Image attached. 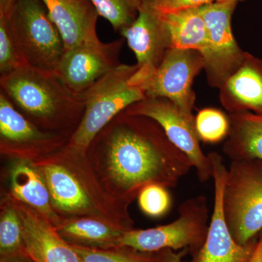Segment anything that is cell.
<instances>
[{
    "label": "cell",
    "mask_w": 262,
    "mask_h": 262,
    "mask_svg": "<svg viewBox=\"0 0 262 262\" xmlns=\"http://www.w3.org/2000/svg\"><path fill=\"white\" fill-rule=\"evenodd\" d=\"M99 16L107 20L114 30L120 32L137 18L142 0H91Z\"/></svg>",
    "instance_id": "cell-24"
},
{
    "label": "cell",
    "mask_w": 262,
    "mask_h": 262,
    "mask_svg": "<svg viewBox=\"0 0 262 262\" xmlns=\"http://www.w3.org/2000/svg\"><path fill=\"white\" fill-rule=\"evenodd\" d=\"M125 39L110 42L100 39L82 43L64 51L55 75L70 91L80 95L121 64Z\"/></svg>",
    "instance_id": "cell-12"
},
{
    "label": "cell",
    "mask_w": 262,
    "mask_h": 262,
    "mask_svg": "<svg viewBox=\"0 0 262 262\" xmlns=\"http://www.w3.org/2000/svg\"><path fill=\"white\" fill-rule=\"evenodd\" d=\"M179 217L171 223L147 229H130L124 232L120 246L141 252L163 249H188L191 254L201 249L206 241L210 222L208 202L204 195L189 198L179 206Z\"/></svg>",
    "instance_id": "cell-7"
},
{
    "label": "cell",
    "mask_w": 262,
    "mask_h": 262,
    "mask_svg": "<svg viewBox=\"0 0 262 262\" xmlns=\"http://www.w3.org/2000/svg\"><path fill=\"white\" fill-rule=\"evenodd\" d=\"M9 195L47 219L56 227L64 221L51 203V194L42 172L35 162L13 159L10 168Z\"/></svg>",
    "instance_id": "cell-18"
},
{
    "label": "cell",
    "mask_w": 262,
    "mask_h": 262,
    "mask_svg": "<svg viewBox=\"0 0 262 262\" xmlns=\"http://www.w3.org/2000/svg\"><path fill=\"white\" fill-rule=\"evenodd\" d=\"M125 111L158 122L170 142L191 160L200 182L206 183L212 178L211 159L202 149L194 115L184 113L165 98H145L131 105Z\"/></svg>",
    "instance_id": "cell-8"
},
{
    "label": "cell",
    "mask_w": 262,
    "mask_h": 262,
    "mask_svg": "<svg viewBox=\"0 0 262 262\" xmlns=\"http://www.w3.org/2000/svg\"><path fill=\"white\" fill-rule=\"evenodd\" d=\"M211 159L214 182V206L209 229L204 244L192 253L190 260L183 262H248L258 242V237L246 245L234 241L224 215L222 198L227 177L222 156L217 152L208 153Z\"/></svg>",
    "instance_id": "cell-13"
},
{
    "label": "cell",
    "mask_w": 262,
    "mask_h": 262,
    "mask_svg": "<svg viewBox=\"0 0 262 262\" xmlns=\"http://www.w3.org/2000/svg\"><path fill=\"white\" fill-rule=\"evenodd\" d=\"M22 225L13 199L8 194L3 200L0 213V256L23 252Z\"/></svg>",
    "instance_id": "cell-22"
},
{
    "label": "cell",
    "mask_w": 262,
    "mask_h": 262,
    "mask_svg": "<svg viewBox=\"0 0 262 262\" xmlns=\"http://www.w3.org/2000/svg\"><path fill=\"white\" fill-rule=\"evenodd\" d=\"M23 67L10 36L6 21L0 18V77Z\"/></svg>",
    "instance_id": "cell-27"
},
{
    "label": "cell",
    "mask_w": 262,
    "mask_h": 262,
    "mask_svg": "<svg viewBox=\"0 0 262 262\" xmlns=\"http://www.w3.org/2000/svg\"><path fill=\"white\" fill-rule=\"evenodd\" d=\"M69 136L38 127L0 91V151L12 159L37 161L61 149Z\"/></svg>",
    "instance_id": "cell-11"
},
{
    "label": "cell",
    "mask_w": 262,
    "mask_h": 262,
    "mask_svg": "<svg viewBox=\"0 0 262 262\" xmlns=\"http://www.w3.org/2000/svg\"><path fill=\"white\" fill-rule=\"evenodd\" d=\"M202 70H205V60L199 51L170 48L141 89L146 98H168L184 113L193 115L192 83Z\"/></svg>",
    "instance_id": "cell-9"
},
{
    "label": "cell",
    "mask_w": 262,
    "mask_h": 262,
    "mask_svg": "<svg viewBox=\"0 0 262 262\" xmlns=\"http://www.w3.org/2000/svg\"><path fill=\"white\" fill-rule=\"evenodd\" d=\"M215 1L216 0H143V3L161 13H167L186 8H200Z\"/></svg>",
    "instance_id": "cell-28"
},
{
    "label": "cell",
    "mask_w": 262,
    "mask_h": 262,
    "mask_svg": "<svg viewBox=\"0 0 262 262\" xmlns=\"http://www.w3.org/2000/svg\"><path fill=\"white\" fill-rule=\"evenodd\" d=\"M137 65H119L80 94L83 99V116L68 144L87 154L91 142L103 127L129 106L146 98L141 88L131 83Z\"/></svg>",
    "instance_id": "cell-5"
},
{
    "label": "cell",
    "mask_w": 262,
    "mask_h": 262,
    "mask_svg": "<svg viewBox=\"0 0 262 262\" xmlns=\"http://www.w3.org/2000/svg\"><path fill=\"white\" fill-rule=\"evenodd\" d=\"M120 33L137 60V71L131 83L141 89L171 48L161 13L142 3L137 18Z\"/></svg>",
    "instance_id": "cell-14"
},
{
    "label": "cell",
    "mask_w": 262,
    "mask_h": 262,
    "mask_svg": "<svg viewBox=\"0 0 262 262\" xmlns=\"http://www.w3.org/2000/svg\"><path fill=\"white\" fill-rule=\"evenodd\" d=\"M87 155L103 189L127 207L146 186L176 187L193 168L158 122L125 111L98 133Z\"/></svg>",
    "instance_id": "cell-1"
},
{
    "label": "cell",
    "mask_w": 262,
    "mask_h": 262,
    "mask_svg": "<svg viewBox=\"0 0 262 262\" xmlns=\"http://www.w3.org/2000/svg\"><path fill=\"white\" fill-rule=\"evenodd\" d=\"M223 152L231 160H262V115L251 112L230 113Z\"/></svg>",
    "instance_id": "cell-19"
},
{
    "label": "cell",
    "mask_w": 262,
    "mask_h": 262,
    "mask_svg": "<svg viewBox=\"0 0 262 262\" xmlns=\"http://www.w3.org/2000/svg\"><path fill=\"white\" fill-rule=\"evenodd\" d=\"M58 29L65 51L99 39L98 14L91 0H42Z\"/></svg>",
    "instance_id": "cell-16"
},
{
    "label": "cell",
    "mask_w": 262,
    "mask_h": 262,
    "mask_svg": "<svg viewBox=\"0 0 262 262\" xmlns=\"http://www.w3.org/2000/svg\"><path fill=\"white\" fill-rule=\"evenodd\" d=\"M138 200L143 213L152 218L163 216L171 206V198L167 188L158 184L146 186L139 193Z\"/></svg>",
    "instance_id": "cell-26"
},
{
    "label": "cell",
    "mask_w": 262,
    "mask_h": 262,
    "mask_svg": "<svg viewBox=\"0 0 262 262\" xmlns=\"http://www.w3.org/2000/svg\"><path fill=\"white\" fill-rule=\"evenodd\" d=\"M243 1H245V0H216L215 2H219V3H226V2H229V3H233L237 4L239 2Z\"/></svg>",
    "instance_id": "cell-32"
},
{
    "label": "cell",
    "mask_w": 262,
    "mask_h": 262,
    "mask_svg": "<svg viewBox=\"0 0 262 262\" xmlns=\"http://www.w3.org/2000/svg\"><path fill=\"white\" fill-rule=\"evenodd\" d=\"M237 4L215 3L200 7L208 32V48L205 70L209 84L220 88L244 61L246 52L239 48L232 30V14Z\"/></svg>",
    "instance_id": "cell-10"
},
{
    "label": "cell",
    "mask_w": 262,
    "mask_h": 262,
    "mask_svg": "<svg viewBox=\"0 0 262 262\" xmlns=\"http://www.w3.org/2000/svg\"><path fill=\"white\" fill-rule=\"evenodd\" d=\"M34 162L47 184L53 208L63 220L98 219L127 230L133 229L128 207L103 189L87 154L67 143L56 152Z\"/></svg>",
    "instance_id": "cell-2"
},
{
    "label": "cell",
    "mask_w": 262,
    "mask_h": 262,
    "mask_svg": "<svg viewBox=\"0 0 262 262\" xmlns=\"http://www.w3.org/2000/svg\"><path fill=\"white\" fill-rule=\"evenodd\" d=\"M56 228L69 244L92 248L117 247L127 231L103 220L85 217L67 219Z\"/></svg>",
    "instance_id": "cell-20"
},
{
    "label": "cell",
    "mask_w": 262,
    "mask_h": 262,
    "mask_svg": "<svg viewBox=\"0 0 262 262\" xmlns=\"http://www.w3.org/2000/svg\"><path fill=\"white\" fill-rule=\"evenodd\" d=\"M224 215L234 241L246 245L262 230V160H232L222 198Z\"/></svg>",
    "instance_id": "cell-6"
},
{
    "label": "cell",
    "mask_w": 262,
    "mask_h": 262,
    "mask_svg": "<svg viewBox=\"0 0 262 262\" xmlns=\"http://www.w3.org/2000/svg\"><path fill=\"white\" fill-rule=\"evenodd\" d=\"M0 18L6 21L23 67L55 73L64 45L42 0H14Z\"/></svg>",
    "instance_id": "cell-4"
},
{
    "label": "cell",
    "mask_w": 262,
    "mask_h": 262,
    "mask_svg": "<svg viewBox=\"0 0 262 262\" xmlns=\"http://www.w3.org/2000/svg\"><path fill=\"white\" fill-rule=\"evenodd\" d=\"M12 199L21 222L24 251L33 261L82 262L72 245L61 237L51 222L29 206Z\"/></svg>",
    "instance_id": "cell-15"
},
{
    "label": "cell",
    "mask_w": 262,
    "mask_h": 262,
    "mask_svg": "<svg viewBox=\"0 0 262 262\" xmlns=\"http://www.w3.org/2000/svg\"><path fill=\"white\" fill-rule=\"evenodd\" d=\"M161 14L168 31L170 48L194 50L203 56L206 54L208 48V32L199 8Z\"/></svg>",
    "instance_id": "cell-21"
},
{
    "label": "cell",
    "mask_w": 262,
    "mask_h": 262,
    "mask_svg": "<svg viewBox=\"0 0 262 262\" xmlns=\"http://www.w3.org/2000/svg\"><path fill=\"white\" fill-rule=\"evenodd\" d=\"M0 91L42 130L70 138L83 116L82 96L67 89L55 73L21 67L0 77Z\"/></svg>",
    "instance_id": "cell-3"
},
{
    "label": "cell",
    "mask_w": 262,
    "mask_h": 262,
    "mask_svg": "<svg viewBox=\"0 0 262 262\" xmlns=\"http://www.w3.org/2000/svg\"><path fill=\"white\" fill-rule=\"evenodd\" d=\"M220 90L221 103L229 113L262 115V60L246 52L244 61Z\"/></svg>",
    "instance_id": "cell-17"
},
{
    "label": "cell",
    "mask_w": 262,
    "mask_h": 262,
    "mask_svg": "<svg viewBox=\"0 0 262 262\" xmlns=\"http://www.w3.org/2000/svg\"><path fill=\"white\" fill-rule=\"evenodd\" d=\"M248 262H262V230L258 236L256 249Z\"/></svg>",
    "instance_id": "cell-31"
},
{
    "label": "cell",
    "mask_w": 262,
    "mask_h": 262,
    "mask_svg": "<svg viewBox=\"0 0 262 262\" xmlns=\"http://www.w3.org/2000/svg\"><path fill=\"white\" fill-rule=\"evenodd\" d=\"M189 250L173 251L171 249H163L156 252L155 262H183L182 259L189 253Z\"/></svg>",
    "instance_id": "cell-29"
},
{
    "label": "cell",
    "mask_w": 262,
    "mask_h": 262,
    "mask_svg": "<svg viewBox=\"0 0 262 262\" xmlns=\"http://www.w3.org/2000/svg\"><path fill=\"white\" fill-rule=\"evenodd\" d=\"M0 262H34L28 254L23 252L12 253V254L1 255Z\"/></svg>",
    "instance_id": "cell-30"
},
{
    "label": "cell",
    "mask_w": 262,
    "mask_h": 262,
    "mask_svg": "<svg viewBox=\"0 0 262 262\" xmlns=\"http://www.w3.org/2000/svg\"><path fill=\"white\" fill-rule=\"evenodd\" d=\"M82 262H155L156 252H141L128 246L92 248L74 246Z\"/></svg>",
    "instance_id": "cell-23"
},
{
    "label": "cell",
    "mask_w": 262,
    "mask_h": 262,
    "mask_svg": "<svg viewBox=\"0 0 262 262\" xmlns=\"http://www.w3.org/2000/svg\"><path fill=\"white\" fill-rule=\"evenodd\" d=\"M196 130L203 142H220L228 136L229 117L214 108L201 110L195 117Z\"/></svg>",
    "instance_id": "cell-25"
}]
</instances>
